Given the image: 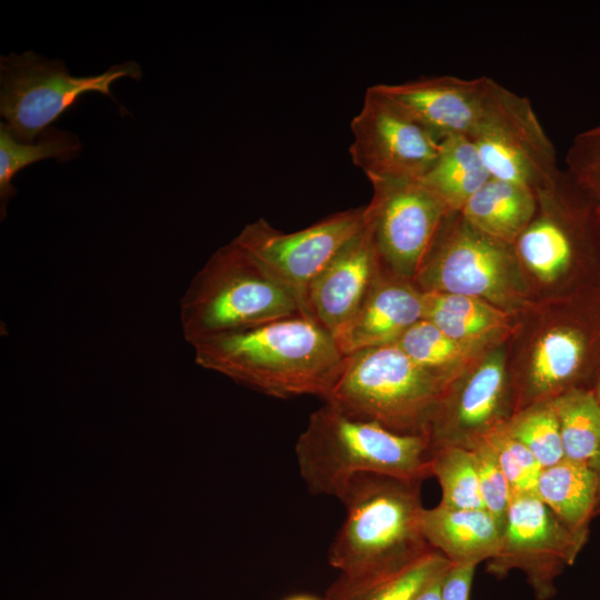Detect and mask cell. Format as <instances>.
Wrapping results in <instances>:
<instances>
[{"label": "cell", "instance_id": "cell-3", "mask_svg": "<svg viewBox=\"0 0 600 600\" xmlns=\"http://www.w3.org/2000/svg\"><path fill=\"white\" fill-rule=\"evenodd\" d=\"M299 473L313 494L339 498L361 473L422 481L431 473L428 434H402L350 418L329 403L312 412L294 447Z\"/></svg>", "mask_w": 600, "mask_h": 600}, {"label": "cell", "instance_id": "cell-36", "mask_svg": "<svg viewBox=\"0 0 600 600\" xmlns=\"http://www.w3.org/2000/svg\"><path fill=\"white\" fill-rule=\"evenodd\" d=\"M594 394H596L598 401L600 402V378H599L597 390H596Z\"/></svg>", "mask_w": 600, "mask_h": 600}, {"label": "cell", "instance_id": "cell-24", "mask_svg": "<svg viewBox=\"0 0 600 600\" xmlns=\"http://www.w3.org/2000/svg\"><path fill=\"white\" fill-rule=\"evenodd\" d=\"M588 350L584 333L576 328H556L537 342L530 381L538 393H547L571 380L580 370Z\"/></svg>", "mask_w": 600, "mask_h": 600}, {"label": "cell", "instance_id": "cell-21", "mask_svg": "<svg viewBox=\"0 0 600 600\" xmlns=\"http://www.w3.org/2000/svg\"><path fill=\"white\" fill-rule=\"evenodd\" d=\"M423 319L463 343L473 344L507 324V313L497 306L464 294L422 291Z\"/></svg>", "mask_w": 600, "mask_h": 600}, {"label": "cell", "instance_id": "cell-18", "mask_svg": "<svg viewBox=\"0 0 600 600\" xmlns=\"http://www.w3.org/2000/svg\"><path fill=\"white\" fill-rule=\"evenodd\" d=\"M537 208L538 194L532 189L490 177L458 213L481 233L514 246Z\"/></svg>", "mask_w": 600, "mask_h": 600}, {"label": "cell", "instance_id": "cell-34", "mask_svg": "<svg viewBox=\"0 0 600 600\" xmlns=\"http://www.w3.org/2000/svg\"><path fill=\"white\" fill-rule=\"evenodd\" d=\"M590 467L594 470L598 477V498L596 509L600 511V450L598 453L589 461Z\"/></svg>", "mask_w": 600, "mask_h": 600}, {"label": "cell", "instance_id": "cell-17", "mask_svg": "<svg viewBox=\"0 0 600 600\" xmlns=\"http://www.w3.org/2000/svg\"><path fill=\"white\" fill-rule=\"evenodd\" d=\"M426 541L450 562L493 560L502 547V530L486 509L438 504L421 519Z\"/></svg>", "mask_w": 600, "mask_h": 600}, {"label": "cell", "instance_id": "cell-1", "mask_svg": "<svg viewBox=\"0 0 600 600\" xmlns=\"http://www.w3.org/2000/svg\"><path fill=\"white\" fill-rule=\"evenodd\" d=\"M193 350L198 366L279 399H324L344 359L332 334L304 316L212 338Z\"/></svg>", "mask_w": 600, "mask_h": 600}, {"label": "cell", "instance_id": "cell-26", "mask_svg": "<svg viewBox=\"0 0 600 600\" xmlns=\"http://www.w3.org/2000/svg\"><path fill=\"white\" fill-rule=\"evenodd\" d=\"M431 473L441 488L440 504L457 509H484L473 453L462 446L430 450Z\"/></svg>", "mask_w": 600, "mask_h": 600}, {"label": "cell", "instance_id": "cell-27", "mask_svg": "<svg viewBox=\"0 0 600 600\" xmlns=\"http://www.w3.org/2000/svg\"><path fill=\"white\" fill-rule=\"evenodd\" d=\"M394 344L420 368L450 379L451 370L472 347L452 339L426 319L410 327Z\"/></svg>", "mask_w": 600, "mask_h": 600}, {"label": "cell", "instance_id": "cell-30", "mask_svg": "<svg viewBox=\"0 0 600 600\" xmlns=\"http://www.w3.org/2000/svg\"><path fill=\"white\" fill-rule=\"evenodd\" d=\"M466 448L473 453L483 507L503 532L511 499L510 484L486 436L476 439Z\"/></svg>", "mask_w": 600, "mask_h": 600}, {"label": "cell", "instance_id": "cell-35", "mask_svg": "<svg viewBox=\"0 0 600 600\" xmlns=\"http://www.w3.org/2000/svg\"><path fill=\"white\" fill-rule=\"evenodd\" d=\"M283 600H326V599L324 598L321 599V598H318V597L312 596V594L298 593V594L289 596V597L284 598Z\"/></svg>", "mask_w": 600, "mask_h": 600}, {"label": "cell", "instance_id": "cell-7", "mask_svg": "<svg viewBox=\"0 0 600 600\" xmlns=\"http://www.w3.org/2000/svg\"><path fill=\"white\" fill-rule=\"evenodd\" d=\"M514 247L492 239L458 212L443 220L414 286L421 291L464 294L494 306L514 300L520 281Z\"/></svg>", "mask_w": 600, "mask_h": 600}, {"label": "cell", "instance_id": "cell-12", "mask_svg": "<svg viewBox=\"0 0 600 600\" xmlns=\"http://www.w3.org/2000/svg\"><path fill=\"white\" fill-rule=\"evenodd\" d=\"M588 531L567 527L550 508L531 493H513L502 532V547L491 568L497 573L522 570L540 600L552 593L553 580L571 564Z\"/></svg>", "mask_w": 600, "mask_h": 600}, {"label": "cell", "instance_id": "cell-10", "mask_svg": "<svg viewBox=\"0 0 600 600\" xmlns=\"http://www.w3.org/2000/svg\"><path fill=\"white\" fill-rule=\"evenodd\" d=\"M352 162L370 182L421 179L436 161L441 140L379 90L366 91L351 121Z\"/></svg>", "mask_w": 600, "mask_h": 600}, {"label": "cell", "instance_id": "cell-15", "mask_svg": "<svg viewBox=\"0 0 600 600\" xmlns=\"http://www.w3.org/2000/svg\"><path fill=\"white\" fill-rule=\"evenodd\" d=\"M504 390V357L489 356L466 380L456 397H443L431 420L430 450L442 446L468 447L493 428Z\"/></svg>", "mask_w": 600, "mask_h": 600}, {"label": "cell", "instance_id": "cell-11", "mask_svg": "<svg viewBox=\"0 0 600 600\" xmlns=\"http://www.w3.org/2000/svg\"><path fill=\"white\" fill-rule=\"evenodd\" d=\"M363 227L364 207H361L332 213L290 233L260 218L247 224L234 240L296 296L310 318L306 307L309 284Z\"/></svg>", "mask_w": 600, "mask_h": 600}, {"label": "cell", "instance_id": "cell-4", "mask_svg": "<svg viewBox=\"0 0 600 600\" xmlns=\"http://www.w3.org/2000/svg\"><path fill=\"white\" fill-rule=\"evenodd\" d=\"M297 316L307 317L296 296L234 239L211 254L180 299L182 334L192 347Z\"/></svg>", "mask_w": 600, "mask_h": 600}, {"label": "cell", "instance_id": "cell-32", "mask_svg": "<svg viewBox=\"0 0 600 600\" xmlns=\"http://www.w3.org/2000/svg\"><path fill=\"white\" fill-rule=\"evenodd\" d=\"M477 566L476 562H450L442 582L441 600H470Z\"/></svg>", "mask_w": 600, "mask_h": 600}, {"label": "cell", "instance_id": "cell-13", "mask_svg": "<svg viewBox=\"0 0 600 600\" xmlns=\"http://www.w3.org/2000/svg\"><path fill=\"white\" fill-rule=\"evenodd\" d=\"M492 81L486 76L473 79L432 76L377 87L442 140L451 136H472L484 113Z\"/></svg>", "mask_w": 600, "mask_h": 600}, {"label": "cell", "instance_id": "cell-6", "mask_svg": "<svg viewBox=\"0 0 600 600\" xmlns=\"http://www.w3.org/2000/svg\"><path fill=\"white\" fill-rule=\"evenodd\" d=\"M134 61L111 66L96 76L76 77L63 61L26 51L0 59V114L10 133L33 142L61 113L86 92L113 99L111 83L120 78H141Z\"/></svg>", "mask_w": 600, "mask_h": 600}, {"label": "cell", "instance_id": "cell-29", "mask_svg": "<svg viewBox=\"0 0 600 600\" xmlns=\"http://www.w3.org/2000/svg\"><path fill=\"white\" fill-rule=\"evenodd\" d=\"M510 484L511 494L536 492L542 467L530 450L500 423L486 434Z\"/></svg>", "mask_w": 600, "mask_h": 600}, {"label": "cell", "instance_id": "cell-28", "mask_svg": "<svg viewBox=\"0 0 600 600\" xmlns=\"http://www.w3.org/2000/svg\"><path fill=\"white\" fill-rule=\"evenodd\" d=\"M507 431L536 457L542 468L564 459L558 417L552 399L539 402L510 422Z\"/></svg>", "mask_w": 600, "mask_h": 600}, {"label": "cell", "instance_id": "cell-33", "mask_svg": "<svg viewBox=\"0 0 600 600\" xmlns=\"http://www.w3.org/2000/svg\"><path fill=\"white\" fill-rule=\"evenodd\" d=\"M450 563V561H449ZM449 563L436 572L416 593L412 600H441V588Z\"/></svg>", "mask_w": 600, "mask_h": 600}, {"label": "cell", "instance_id": "cell-31", "mask_svg": "<svg viewBox=\"0 0 600 600\" xmlns=\"http://www.w3.org/2000/svg\"><path fill=\"white\" fill-rule=\"evenodd\" d=\"M566 164L569 174L600 207V124L574 137Z\"/></svg>", "mask_w": 600, "mask_h": 600}, {"label": "cell", "instance_id": "cell-37", "mask_svg": "<svg viewBox=\"0 0 600 600\" xmlns=\"http://www.w3.org/2000/svg\"><path fill=\"white\" fill-rule=\"evenodd\" d=\"M598 218H599V223H600V207H598Z\"/></svg>", "mask_w": 600, "mask_h": 600}, {"label": "cell", "instance_id": "cell-22", "mask_svg": "<svg viewBox=\"0 0 600 600\" xmlns=\"http://www.w3.org/2000/svg\"><path fill=\"white\" fill-rule=\"evenodd\" d=\"M449 560L432 547L408 564L382 576L348 579L330 586L326 600H412L419 589Z\"/></svg>", "mask_w": 600, "mask_h": 600}, {"label": "cell", "instance_id": "cell-20", "mask_svg": "<svg viewBox=\"0 0 600 600\" xmlns=\"http://www.w3.org/2000/svg\"><path fill=\"white\" fill-rule=\"evenodd\" d=\"M490 179L472 140L451 136L441 140L439 154L419 179L451 212H460L468 200Z\"/></svg>", "mask_w": 600, "mask_h": 600}, {"label": "cell", "instance_id": "cell-16", "mask_svg": "<svg viewBox=\"0 0 600 600\" xmlns=\"http://www.w3.org/2000/svg\"><path fill=\"white\" fill-rule=\"evenodd\" d=\"M423 319L422 291L382 271L352 319L333 337L343 356L394 344Z\"/></svg>", "mask_w": 600, "mask_h": 600}, {"label": "cell", "instance_id": "cell-2", "mask_svg": "<svg viewBox=\"0 0 600 600\" xmlns=\"http://www.w3.org/2000/svg\"><path fill=\"white\" fill-rule=\"evenodd\" d=\"M420 482L377 473L348 482L338 498L347 517L328 550V561L340 576L390 573L431 548L421 528Z\"/></svg>", "mask_w": 600, "mask_h": 600}, {"label": "cell", "instance_id": "cell-23", "mask_svg": "<svg viewBox=\"0 0 600 600\" xmlns=\"http://www.w3.org/2000/svg\"><path fill=\"white\" fill-rule=\"evenodd\" d=\"M82 150L79 138L67 130L49 127L33 142H21L0 122V211L7 214V203L16 194L13 177L27 166L53 158L62 163L74 159Z\"/></svg>", "mask_w": 600, "mask_h": 600}, {"label": "cell", "instance_id": "cell-5", "mask_svg": "<svg viewBox=\"0 0 600 600\" xmlns=\"http://www.w3.org/2000/svg\"><path fill=\"white\" fill-rule=\"evenodd\" d=\"M450 378L417 366L397 344L344 356L323 399L341 413L402 434H428Z\"/></svg>", "mask_w": 600, "mask_h": 600}, {"label": "cell", "instance_id": "cell-14", "mask_svg": "<svg viewBox=\"0 0 600 600\" xmlns=\"http://www.w3.org/2000/svg\"><path fill=\"white\" fill-rule=\"evenodd\" d=\"M382 271L364 223L309 284V317L334 337L356 314Z\"/></svg>", "mask_w": 600, "mask_h": 600}, {"label": "cell", "instance_id": "cell-8", "mask_svg": "<svg viewBox=\"0 0 600 600\" xmlns=\"http://www.w3.org/2000/svg\"><path fill=\"white\" fill-rule=\"evenodd\" d=\"M491 178L539 192L552 186L557 167L552 141L530 100L492 81L482 119L469 137Z\"/></svg>", "mask_w": 600, "mask_h": 600}, {"label": "cell", "instance_id": "cell-9", "mask_svg": "<svg viewBox=\"0 0 600 600\" xmlns=\"http://www.w3.org/2000/svg\"><path fill=\"white\" fill-rule=\"evenodd\" d=\"M364 206L368 228L383 271L413 281L446 217L451 212L419 179L371 182Z\"/></svg>", "mask_w": 600, "mask_h": 600}, {"label": "cell", "instance_id": "cell-19", "mask_svg": "<svg viewBox=\"0 0 600 600\" xmlns=\"http://www.w3.org/2000/svg\"><path fill=\"white\" fill-rule=\"evenodd\" d=\"M536 493L567 527L588 531L598 498V477L588 462L564 458L543 468Z\"/></svg>", "mask_w": 600, "mask_h": 600}, {"label": "cell", "instance_id": "cell-25", "mask_svg": "<svg viewBox=\"0 0 600 600\" xmlns=\"http://www.w3.org/2000/svg\"><path fill=\"white\" fill-rule=\"evenodd\" d=\"M564 458L588 462L600 450V402L594 392L571 388L552 399Z\"/></svg>", "mask_w": 600, "mask_h": 600}]
</instances>
